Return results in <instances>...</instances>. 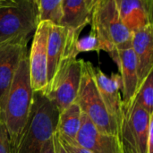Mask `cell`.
Listing matches in <instances>:
<instances>
[{"mask_svg": "<svg viewBox=\"0 0 153 153\" xmlns=\"http://www.w3.org/2000/svg\"><path fill=\"white\" fill-rule=\"evenodd\" d=\"M82 115V112L75 101L59 112L55 133L62 142L72 145L77 144Z\"/></svg>", "mask_w": 153, "mask_h": 153, "instance_id": "15", "label": "cell"}, {"mask_svg": "<svg viewBox=\"0 0 153 153\" xmlns=\"http://www.w3.org/2000/svg\"><path fill=\"white\" fill-rule=\"evenodd\" d=\"M56 134V133H55ZM57 135V134H56ZM58 137V136H57ZM59 139V138H58ZM59 141L61 142V143L63 144V146L65 147V149L68 152V153H91L88 150L84 149L83 147L80 146L79 144H74V145H72V144H68V143H65L64 142H62L60 139Z\"/></svg>", "mask_w": 153, "mask_h": 153, "instance_id": "22", "label": "cell"}, {"mask_svg": "<svg viewBox=\"0 0 153 153\" xmlns=\"http://www.w3.org/2000/svg\"><path fill=\"white\" fill-rule=\"evenodd\" d=\"M76 56H78L80 53L82 52H91V51H101L100 43L96 36V34L91 30L90 34L86 37H83L82 39H78L75 43V48H74Z\"/></svg>", "mask_w": 153, "mask_h": 153, "instance_id": "20", "label": "cell"}, {"mask_svg": "<svg viewBox=\"0 0 153 153\" xmlns=\"http://www.w3.org/2000/svg\"><path fill=\"white\" fill-rule=\"evenodd\" d=\"M39 19L60 25L62 18V0H39Z\"/></svg>", "mask_w": 153, "mask_h": 153, "instance_id": "18", "label": "cell"}, {"mask_svg": "<svg viewBox=\"0 0 153 153\" xmlns=\"http://www.w3.org/2000/svg\"><path fill=\"white\" fill-rule=\"evenodd\" d=\"M120 18L132 33L152 24V18L146 12L142 0H115Z\"/></svg>", "mask_w": 153, "mask_h": 153, "instance_id": "16", "label": "cell"}, {"mask_svg": "<svg viewBox=\"0 0 153 153\" xmlns=\"http://www.w3.org/2000/svg\"><path fill=\"white\" fill-rule=\"evenodd\" d=\"M34 91L30 86L28 56L21 59L5 95L0 118L7 130L10 148L18 142L29 117Z\"/></svg>", "mask_w": 153, "mask_h": 153, "instance_id": "1", "label": "cell"}, {"mask_svg": "<svg viewBox=\"0 0 153 153\" xmlns=\"http://www.w3.org/2000/svg\"><path fill=\"white\" fill-rule=\"evenodd\" d=\"M0 153H11L10 141L7 130L0 118Z\"/></svg>", "mask_w": 153, "mask_h": 153, "instance_id": "21", "label": "cell"}, {"mask_svg": "<svg viewBox=\"0 0 153 153\" xmlns=\"http://www.w3.org/2000/svg\"><path fill=\"white\" fill-rule=\"evenodd\" d=\"M113 60L117 65L120 71L122 82V99L123 104H129L134 98L139 87V79L137 72V61L132 45L124 48L117 49Z\"/></svg>", "mask_w": 153, "mask_h": 153, "instance_id": "12", "label": "cell"}, {"mask_svg": "<svg viewBox=\"0 0 153 153\" xmlns=\"http://www.w3.org/2000/svg\"><path fill=\"white\" fill-rule=\"evenodd\" d=\"M85 1H86V4H87V6H88L89 10H90L91 13L93 7L95 6V4L98 3L99 0H85Z\"/></svg>", "mask_w": 153, "mask_h": 153, "instance_id": "26", "label": "cell"}, {"mask_svg": "<svg viewBox=\"0 0 153 153\" xmlns=\"http://www.w3.org/2000/svg\"><path fill=\"white\" fill-rule=\"evenodd\" d=\"M25 54L27 46L18 44L0 46V113L18 65Z\"/></svg>", "mask_w": 153, "mask_h": 153, "instance_id": "14", "label": "cell"}, {"mask_svg": "<svg viewBox=\"0 0 153 153\" xmlns=\"http://www.w3.org/2000/svg\"><path fill=\"white\" fill-rule=\"evenodd\" d=\"M153 124L149 114L134 100L123 105L118 139L123 153H148V135Z\"/></svg>", "mask_w": 153, "mask_h": 153, "instance_id": "6", "label": "cell"}, {"mask_svg": "<svg viewBox=\"0 0 153 153\" xmlns=\"http://www.w3.org/2000/svg\"><path fill=\"white\" fill-rule=\"evenodd\" d=\"M134 100L149 114H153V74L147 75L137 89Z\"/></svg>", "mask_w": 153, "mask_h": 153, "instance_id": "19", "label": "cell"}, {"mask_svg": "<svg viewBox=\"0 0 153 153\" xmlns=\"http://www.w3.org/2000/svg\"><path fill=\"white\" fill-rule=\"evenodd\" d=\"M79 36L80 32L50 22L47 47L48 85L66 60L76 58L74 48Z\"/></svg>", "mask_w": 153, "mask_h": 153, "instance_id": "8", "label": "cell"}, {"mask_svg": "<svg viewBox=\"0 0 153 153\" xmlns=\"http://www.w3.org/2000/svg\"><path fill=\"white\" fill-rule=\"evenodd\" d=\"M36 4H37V5H38V4H39V0H33Z\"/></svg>", "mask_w": 153, "mask_h": 153, "instance_id": "27", "label": "cell"}, {"mask_svg": "<svg viewBox=\"0 0 153 153\" xmlns=\"http://www.w3.org/2000/svg\"><path fill=\"white\" fill-rule=\"evenodd\" d=\"M92 75L98 91L101 96L108 114L113 117L118 126L121 124L123 114V99L121 96L122 82L118 74L107 76L99 67L93 66ZM119 132V131H118Z\"/></svg>", "mask_w": 153, "mask_h": 153, "instance_id": "10", "label": "cell"}, {"mask_svg": "<svg viewBox=\"0 0 153 153\" xmlns=\"http://www.w3.org/2000/svg\"><path fill=\"white\" fill-rule=\"evenodd\" d=\"M91 13L85 0H62L61 26L81 33L91 23Z\"/></svg>", "mask_w": 153, "mask_h": 153, "instance_id": "17", "label": "cell"}, {"mask_svg": "<svg viewBox=\"0 0 153 153\" xmlns=\"http://www.w3.org/2000/svg\"><path fill=\"white\" fill-rule=\"evenodd\" d=\"M82 59L66 60L48 83L45 96L61 112L76 100L82 71Z\"/></svg>", "mask_w": 153, "mask_h": 153, "instance_id": "7", "label": "cell"}, {"mask_svg": "<svg viewBox=\"0 0 153 153\" xmlns=\"http://www.w3.org/2000/svg\"><path fill=\"white\" fill-rule=\"evenodd\" d=\"M50 22L39 21L34 31L28 56L30 86L34 92L45 93L48 88V38Z\"/></svg>", "mask_w": 153, "mask_h": 153, "instance_id": "9", "label": "cell"}, {"mask_svg": "<svg viewBox=\"0 0 153 153\" xmlns=\"http://www.w3.org/2000/svg\"><path fill=\"white\" fill-rule=\"evenodd\" d=\"M59 112L42 92H34L26 125L11 153H40L56 127Z\"/></svg>", "mask_w": 153, "mask_h": 153, "instance_id": "2", "label": "cell"}, {"mask_svg": "<svg viewBox=\"0 0 153 153\" xmlns=\"http://www.w3.org/2000/svg\"><path fill=\"white\" fill-rule=\"evenodd\" d=\"M77 144L91 153H123L118 136L100 132L83 113Z\"/></svg>", "mask_w": 153, "mask_h": 153, "instance_id": "11", "label": "cell"}, {"mask_svg": "<svg viewBox=\"0 0 153 153\" xmlns=\"http://www.w3.org/2000/svg\"><path fill=\"white\" fill-rule=\"evenodd\" d=\"M52 137L46 142V143L44 144V146H43L40 153H56L55 147H54V143H53V138Z\"/></svg>", "mask_w": 153, "mask_h": 153, "instance_id": "24", "label": "cell"}, {"mask_svg": "<svg viewBox=\"0 0 153 153\" xmlns=\"http://www.w3.org/2000/svg\"><path fill=\"white\" fill-rule=\"evenodd\" d=\"M39 22V8L33 0H1L0 46H27Z\"/></svg>", "mask_w": 153, "mask_h": 153, "instance_id": "3", "label": "cell"}, {"mask_svg": "<svg viewBox=\"0 0 153 153\" xmlns=\"http://www.w3.org/2000/svg\"><path fill=\"white\" fill-rule=\"evenodd\" d=\"M143 4L148 13V14L152 18V11H153V0H142Z\"/></svg>", "mask_w": 153, "mask_h": 153, "instance_id": "25", "label": "cell"}, {"mask_svg": "<svg viewBox=\"0 0 153 153\" xmlns=\"http://www.w3.org/2000/svg\"><path fill=\"white\" fill-rule=\"evenodd\" d=\"M132 48L137 61L139 86L153 71V25L132 32Z\"/></svg>", "mask_w": 153, "mask_h": 153, "instance_id": "13", "label": "cell"}, {"mask_svg": "<svg viewBox=\"0 0 153 153\" xmlns=\"http://www.w3.org/2000/svg\"><path fill=\"white\" fill-rule=\"evenodd\" d=\"M93 65L83 60L82 78L75 102L96 128L105 134L118 136V126L108 114L92 75Z\"/></svg>", "mask_w": 153, "mask_h": 153, "instance_id": "5", "label": "cell"}, {"mask_svg": "<svg viewBox=\"0 0 153 153\" xmlns=\"http://www.w3.org/2000/svg\"><path fill=\"white\" fill-rule=\"evenodd\" d=\"M53 143H54V147H55V152L56 153H68V152L65 149L61 142L59 141L57 135L54 133L53 134Z\"/></svg>", "mask_w": 153, "mask_h": 153, "instance_id": "23", "label": "cell"}, {"mask_svg": "<svg viewBox=\"0 0 153 153\" xmlns=\"http://www.w3.org/2000/svg\"><path fill=\"white\" fill-rule=\"evenodd\" d=\"M91 31L111 58L117 49L131 46L132 33L123 23L115 0H99L91 11Z\"/></svg>", "mask_w": 153, "mask_h": 153, "instance_id": "4", "label": "cell"}, {"mask_svg": "<svg viewBox=\"0 0 153 153\" xmlns=\"http://www.w3.org/2000/svg\"><path fill=\"white\" fill-rule=\"evenodd\" d=\"M0 1H1V0H0Z\"/></svg>", "mask_w": 153, "mask_h": 153, "instance_id": "28", "label": "cell"}]
</instances>
